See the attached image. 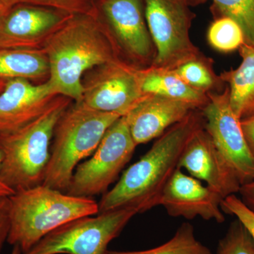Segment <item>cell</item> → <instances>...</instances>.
Listing matches in <instances>:
<instances>
[{
  "mask_svg": "<svg viewBox=\"0 0 254 254\" xmlns=\"http://www.w3.org/2000/svg\"><path fill=\"white\" fill-rule=\"evenodd\" d=\"M204 127L203 113L195 110L170 127L146 153L124 172L113 188L103 195L98 203L99 213L124 208L143 213L158 206L164 189L179 168L187 143Z\"/></svg>",
  "mask_w": 254,
  "mask_h": 254,
  "instance_id": "6da1fadb",
  "label": "cell"
},
{
  "mask_svg": "<svg viewBox=\"0 0 254 254\" xmlns=\"http://www.w3.org/2000/svg\"><path fill=\"white\" fill-rule=\"evenodd\" d=\"M43 50L50 66L48 83L55 94L74 102L83 98L82 78L91 68L120 59L99 16L72 15L47 40Z\"/></svg>",
  "mask_w": 254,
  "mask_h": 254,
  "instance_id": "7a4b0ae2",
  "label": "cell"
},
{
  "mask_svg": "<svg viewBox=\"0 0 254 254\" xmlns=\"http://www.w3.org/2000/svg\"><path fill=\"white\" fill-rule=\"evenodd\" d=\"M11 226L7 242L23 254L64 224L99 213L93 198L75 196L41 185L10 196Z\"/></svg>",
  "mask_w": 254,
  "mask_h": 254,
  "instance_id": "3957f363",
  "label": "cell"
},
{
  "mask_svg": "<svg viewBox=\"0 0 254 254\" xmlns=\"http://www.w3.org/2000/svg\"><path fill=\"white\" fill-rule=\"evenodd\" d=\"M72 102L68 97L58 95L31 123L0 133V180L14 192L43 185L55 127Z\"/></svg>",
  "mask_w": 254,
  "mask_h": 254,
  "instance_id": "277c9868",
  "label": "cell"
},
{
  "mask_svg": "<svg viewBox=\"0 0 254 254\" xmlns=\"http://www.w3.org/2000/svg\"><path fill=\"white\" fill-rule=\"evenodd\" d=\"M121 117L73 101L55 127L43 185L66 192L78 165L94 153L107 130Z\"/></svg>",
  "mask_w": 254,
  "mask_h": 254,
  "instance_id": "5b68a950",
  "label": "cell"
},
{
  "mask_svg": "<svg viewBox=\"0 0 254 254\" xmlns=\"http://www.w3.org/2000/svg\"><path fill=\"white\" fill-rule=\"evenodd\" d=\"M148 31L156 49L152 66L175 69L198 58L190 31L195 14L184 0H143Z\"/></svg>",
  "mask_w": 254,
  "mask_h": 254,
  "instance_id": "8992f818",
  "label": "cell"
},
{
  "mask_svg": "<svg viewBox=\"0 0 254 254\" xmlns=\"http://www.w3.org/2000/svg\"><path fill=\"white\" fill-rule=\"evenodd\" d=\"M136 214L124 208L76 219L50 232L23 254H105L110 242Z\"/></svg>",
  "mask_w": 254,
  "mask_h": 254,
  "instance_id": "52a82bcc",
  "label": "cell"
},
{
  "mask_svg": "<svg viewBox=\"0 0 254 254\" xmlns=\"http://www.w3.org/2000/svg\"><path fill=\"white\" fill-rule=\"evenodd\" d=\"M136 146L127 116H122L107 130L91 158L78 165L66 193L88 198L104 194L131 160Z\"/></svg>",
  "mask_w": 254,
  "mask_h": 254,
  "instance_id": "ba28073f",
  "label": "cell"
},
{
  "mask_svg": "<svg viewBox=\"0 0 254 254\" xmlns=\"http://www.w3.org/2000/svg\"><path fill=\"white\" fill-rule=\"evenodd\" d=\"M141 69L120 60L91 68L82 78L81 101L98 111L125 116L147 95L142 91Z\"/></svg>",
  "mask_w": 254,
  "mask_h": 254,
  "instance_id": "9c48e42d",
  "label": "cell"
},
{
  "mask_svg": "<svg viewBox=\"0 0 254 254\" xmlns=\"http://www.w3.org/2000/svg\"><path fill=\"white\" fill-rule=\"evenodd\" d=\"M97 4L120 59L138 68L151 66L156 49L147 26L143 0H97Z\"/></svg>",
  "mask_w": 254,
  "mask_h": 254,
  "instance_id": "30bf717a",
  "label": "cell"
},
{
  "mask_svg": "<svg viewBox=\"0 0 254 254\" xmlns=\"http://www.w3.org/2000/svg\"><path fill=\"white\" fill-rule=\"evenodd\" d=\"M208 104L201 110L205 131L229 165L241 185L254 179V157L251 153L241 126L230 103L228 86L222 92L208 93Z\"/></svg>",
  "mask_w": 254,
  "mask_h": 254,
  "instance_id": "8fae6325",
  "label": "cell"
},
{
  "mask_svg": "<svg viewBox=\"0 0 254 254\" xmlns=\"http://www.w3.org/2000/svg\"><path fill=\"white\" fill-rule=\"evenodd\" d=\"M72 15L21 3L0 18V49H43L47 40Z\"/></svg>",
  "mask_w": 254,
  "mask_h": 254,
  "instance_id": "7c38bea8",
  "label": "cell"
},
{
  "mask_svg": "<svg viewBox=\"0 0 254 254\" xmlns=\"http://www.w3.org/2000/svg\"><path fill=\"white\" fill-rule=\"evenodd\" d=\"M178 168L185 169L190 176L205 182L223 199L239 193L242 186L236 173L204 128L195 132L187 143Z\"/></svg>",
  "mask_w": 254,
  "mask_h": 254,
  "instance_id": "4fadbf2b",
  "label": "cell"
},
{
  "mask_svg": "<svg viewBox=\"0 0 254 254\" xmlns=\"http://www.w3.org/2000/svg\"><path fill=\"white\" fill-rule=\"evenodd\" d=\"M222 200L216 191L177 168L164 189L159 205L174 218L193 220L200 217L207 221L222 223L225 220L221 208Z\"/></svg>",
  "mask_w": 254,
  "mask_h": 254,
  "instance_id": "5bb4252c",
  "label": "cell"
},
{
  "mask_svg": "<svg viewBox=\"0 0 254 254\" xmlns=\"http://www.w3.org/2000/svg\"><path fill=\"white\" fill-rule=\"evenodd\" d=\"M57 96L47 81L35 84L28 80H8L0 93V133L31 123L48 109Z\"/></svg>",
  "mask_w": 254,
  "mask_h": 254,
  "instance_id": "9a60e30c",
  "label": "cell"
},
{
  "mask_svg": "<svg viewBox=\"0 0 254 254\" xmlns=\"http://www.w3.org/2000/svg\"><path fill=\"white\" fill-rule=\"evenodd\" d=\"M195 110L198 109L187 102L147 94L126 116L133 141L138 145L159 138Z\"/></svg>",
  "mask_w": 254,
  "mask_h": 254,
  "instance_id": "2e32d148",
  "label": "cell"
},
{
  "mask_svg": "<svg viewBox=\"0 0 254 254\" xmlns=\"http://www.w3.org/2000/svg\"><path fill=\"white\" fill-rule=\"evenodd\" d=\"M239 50L242 59L240 66L223 71L220 77L228 84L230 105L242 120L254 115V46L245 43Z\"/></svg>",
  "mask_w": 254,
  "mask_h": 254,
  "instance_id": "e0dca14e",
  "label": "cell"
},
{
  "mask_svg": "<svg viewBox=\"0 0 254 254\" xmlns=\"http://www.w3.org/2000/svg\"><path fill=\"white\" fill-rule=\"evenodd\" d=\"M141 87L145 94H154L182 100L201 110L208 104V93H203L185 83L174 69L142 68Z\"/></svg>",
  "mask_w": 254,
  "mask_h": 254,
  "instance_id": "ac0fdd59",
  "label": "cell"
},
{
  "mask_svg": "<svg viewBox=\"0 0 254 254\" xmlns=\"http://www.w3.org/2000/svg\"><path fill=\"white\" fill-rule=\"evenodd\" d=\"M50 66L43 49H0V78L48 81Z\"/></svg>",
  "mask_w": 254,
  "mask_h": 254,
  "instance_id": "d6986e66",
  "label": "cell"
},
{
  "mask_svg": "<svg viewBox=\"0 0 254 254\" xmlns=\"http://www.w3.org/2000/svg\"><path fill=\"white\" fill-rule=\"evenodd\" d=\"M174 70L185 83L203 93L220 92L225 83L214 71L213 60L202 53Z\"/></svg>",
  "mask_w": 254,
  "mask_h": 254,
  "instance_id": "ffe728a7",
  "label": "cell"
},
{
  "mask_svg": "<svg viewBox=\"0 0 254 254\" xmlns=\"http://www.w3.org/2000/svg\"><path fill=\"white\" fill-rule=\"evenodd\" d=\"M105 254H213L208 247L199 242L195 236L191 224L184 222L177 229L174 236L163 245L142 251L117 252L107 251Z\"/></svg>",
  "mask_w": 254,
  "mask_h": 254,
  "instance_id": "44dd1931",
  "label": "cell"
},
{
  "mask_svg": "<svg viewBox=\"0 0 254 254\" xmlns=\"http://www.w3.org/2000/svg\"><path fill=\"white\" fill-rule=\"evenodd\" d=\"M189 6L199 4L207 0H184ZM215 12L227 16L242 28L245 43L254 46V0H212ZM220 17V16H219Z\"/></svg>",
  "mask_w": 254,
  "mask_h": 254,
  "instance_id": "7402d4cb",
  "label": "cell"
},
{
  "mask_svg": "<svg viewBox=\"0 0 254 254\" xmlns=\"http://www.w3.org/2000/svg\"><path fill=\"white\" fill-rule=\"evenodd\" d=\"M210 46L221 53H230L245 44L243 31L232 18L220 16L210 24L207 33Z\"/></svg>",
  "mask_w": 254,
  "mask_h": 254,
  "instance_id": "603a6c76",
  "label": "cell"
},
{
  "mask_svg": "<svg viewBox=\"0 0 254 254\" xmlns=\"http://www.w3.org/2000/svg\"><path fill=\"white\" fill-rule=\"evenodd\" d=\"M216 254H254V239L238 219L219 241Z\"/></svg>",
  "mask_w": 254,
  "mask_h": 254,
  "instance_id": "cb8c5ba5",
  "label": "cell"
},
{
  "mask_svg": "<svg viewBox=\"0 0 254 254\" xmlns=\"http://www.w3.org/2000/svg\"><path fill=\"white\" fill-rule=\"evenodd\" d=\"M24 3L58 10L70 15L99 16L97 0H25Z\"/></svg>",
  "mask_w": 254,
  "mask_h": 254,
  "instance_id": "d4e9b609",
  "label": "cell"
},
{
  "mask_svg": "<svg viewBox=\"0 0 254 254\" xmlns=\"http://www.w3.org/2000/svg\"><path fill=\"white\" fill-rule=\"evenodd\" d=\"M223 213L234 215L250 232L254 239V213L238 198L236 194L229 195L221 203Z\"/></svg>",
  "mask_w": 254,
  "mask_h": 254,
  "instance_id": "484cf974",
  "label": "cell"
},
{
  "mask_svg": "<svg viewBox=\"0 0 254 254\" xmlns=\"http://www.w3.org/2000/svg\"><path fill=\"white\" fill-rule=\"evenodd\" d=\"M11 226L10 196L0 197V253L5 242H7Z\"/></svg>",
  "mask_w": 254,
  "mask_h": 254,
  "instance_id": "4316f807",
  "label": "cell"
},
{
  "mask_svg": "<svg viewBox=\"0 0 254 254\" xmlns=\"http://www.w3.org/2000/svg\"><path fill=\"white\" fill-rule=\"evenodd\" d=\"M241 126L251 153L254 157V115L241 120Z\"/></svg>",
  "mask_w": 254,
  "mask_h": 254,
  "instance_id": "83f0119b",
  "label": "cell"
},
{
  "mask_svg": "<svg viewBox=\"0 0 254 254\" xmlns=\"http://www.w3.org/2000/svg\"><path fill=\"white\" fill-rule=\"evenodd\" d=\"M240 199L254 213V179L240 187Z\"/></svg>",
  "mask_w": 254,
  "mask_h": 254,
  "instance_id": "f1b7e54d",
  "label": "cell"
},
{
  "mask_svg": "<svg viewBox=\"0 0 254 254\" xmlns=\"http://www.w3.org/2000/svg\"><path fill=\"white\" fill-rule=\"evenodd\" d=\"M1 162H2V155L0 152V169H1ZM14 191L12 190L6 186L5 184L0 180V197L1 196H11L14 194Z\"/></svg>",
  "mask_w": 254,
  "mask_h": 254,
  "instance_id": "f546056e",
  "label": "cell"
},
{
  "mask_svg": "<svg viewBox=\"0 0 254 254\" xmlns=\"http://www.w3.org/2000/svg\"><path fill=\"white\" fill-rule=\"evenodd\" d=\"M25 0H0V5L12 7L14 5L24 3Z\"/></svg>",
  "mask_w": 254,
  "mask_h": 254,
  "instance_id": "4dcf8cb0",
  "label": "cell"
},
{
  "mask_svg": "<svg viewBox=\"0 0 254 254\" xmlns=\"http://www.w3.org/2000/svg\"><path fill=\"white\" fill-rule=\"evenodd\" d=\"M11 7H7L6 6H3V5H0V18L3 16Z\"/></svg>",
  "mask_w": 254,
  "mask_h": 254,
  "instance_id": "1f68e13d",
  "label": "cell"
},
{
  "mask_svg": "<svg viewBox=\"0 0 254 254\" xmlns=\"http://www.w3.org/2000/svg\"><path fill=\"white\" fill-rule=\"evenodd\" d=\"M11 254H22V252H21V250H20L19 247L16 245L14 246V249H13L12 252H11Z\"/></svg>",
  "mask_w": 254,
  "mask_h": 254,
  "instance_id": "d6a6232c",
  "label": "cell"
},
{
  "mask_svg": "<svg viewBox=\"0 0 254 254\" xmlns=\"http://www.w3.org/2000/svg\"><path fill=\"white\" fill-rule=\"evenodd\" d=\"M6 80L1 79L0 78V93L4 89V87L6 86Z\"/></svg>",
  "mask_w": 254,
  "mask_h": 254,
  "instance_id": "836d02e7",
  "label": "cell"
}]
</instances>
